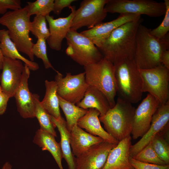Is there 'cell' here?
<instances>
[{
  "instance_id": "cell-37",
  "label": "cell",
  "mask_w": 169,
  "mask_h": 169,
  "mask_svg": "<svg viewBox=\"0 0 169 169\" xmlns=\"http://www.w3.org/2000/svg\"><path fill=\"white\" fill-rule=\"evenodd\" d=\"M77 1L75 0H55L54 1L53 11L56 14L59 15L65 8H69L71 3Z\"/></svg>"
},
{
  "instance_id": "cell-9",
  "label": "cell",
  "mask_w": 169,
  "mask_h": 169,
  "mask_svg": "<svg viewBox=\"0 0 169 169\" xmlns=\"http://www.w3.org/2000/svg\"><path fill=\"white\" fill-rule=\"evenodd\" d=\"M139 70L142 92H148L160 105L166 103L169 100V69L161 64L152 69Z\"/></svg>"
},
{
  "instance_id": "cell-18",
  "label": "cell",
  "mask_w": 169,
  "mask_h": 169,
  "mask_svg": "<svg viewBox=\"0 0 169 169\" xmlns=\"http://www.w3.org/2000/svg\"><path fill=\"white\" fill-rule=\"evenodd\" d=\"M30 70L28 67L24 64L21 83L13 96L15 99L18 111L24 118L35 117L34 100L28 84Z\"/></svg>"
},
{
  "instance_id": "cell-16",
  "label": "cell",
  "mask_w": 169,
  "mask_h": 169,
  "mask_svg": "<svg viewBox=\"0 0 169 169\" xmlns=\"http://www.w3.org/2000/svg\"><path fill=\"white\" fill-rule=\"evenodd\" d=\"M141 18V15L137 14H120L113 20L105 23L102 22L91 28L81 32L80 33L90 39L98 48L115 29L125 23Z\"/></svg>"
},
{
  "instance_id": "cell-39",
  "label": "cell",
  "mask_w": 169,
  "mask_h": 169,
  "mask_svg": "<svg viewBox=\"0 0 169 169\" xmlns=\"http://www.w3.org/2000/svg\"><path fill=\"white\" fill-rule=\"evenodd\" d=\"M161 64L169 69V50L164 51L161 56Z\"/></svg>"
},
{
  "instance_id": "cell-29",
  "label": "cell",
  "mask_w": 169,
  "mask_h": 169,
  "mask_svg": "<svg viewBox=\"0 0 169 169\" xmlns=\"http://www.w3.org/2000/svg\"><path fill=\"white\" fill-rule=\"evenodd\" d=\"M54 0H37L27 2L28 15H40L45 17L53 11Z\"/></svg>"
},
{
  "instance_id": "cell-3",
  "label": "cell",
  "mask_w": 169,
  "mask_h": 169,
  "mask_svg": "<svg viewBox=\"0 0 169 169\" xmlns=\"http://www.w3.org/2000/svg\"><path fill=\"white\" fill-rule=\"evenodd\" d=\"M31 22L26 6L20 9L8 11L0 17V24L7 27L9 37L18 51L33 61L32 49L34 44L29 36Z\"/></svg>"
},
{
  "instance_id": "cell-22",
  "label": "cell",
  "mask_w": 169,
  "mask_h": 169,
  "mask_svg": "<svg viewBox=\"0 0 169 169\" xmlns=\"http://www.w3.org/2000/svg\"><path fill=\"white\" fill-rule=\"evenodd\" d=\"M76 105L83 109L93 108L104 115L111 108L105 95L95 87L88 86L83 99Z\"/></svg>"
},
{
  "instance_id": "cell-1",
  "label": "cell",
  "mask_w": 169,
  "mask_h": 169,
  "mask_svg": "<svg viewBox=\"0 0 169 169\" xmlns=\"http://www.w3.org/2000/svg\"><path fill=\"white\" fill-rule=\"evenodd\" d=\"M143 21L141 17L114 30L98 48L103 56L113 64L125 59H133L137 30Z\"/></svg>"
},
{
  "instance_id": "cell-15",
  "label": "cell",
  "mask_w": 169,
  "mask_h": 169,
  "mask_svg": "<svg viewBox=\"0 0 169 169\" xmlns=\"http://www.w3.org/2000/svg\"><path fill=\"white\" fill-rule=\"evenodd\" d=\"M169 121V100L165 104L160 105L152 117L148 130L137 142L131 146V157H133L150 143L168 124Z\"/></svg>"
},
{
  "instance_id": "cell-42",
  "label": "cell",
  "mask_w": 169,
  "mask_h": 169,
  "mask_svg": "<svg viewBox=\"0 0 169 169\" xmlns=\"http://www.w3.org/2000/svg\"><path fill=\"white\" fill-rule=\"evenodd\" d=\"M1 91H2V90H1V86L0 85V92H1Z\"/></svg>"
},
{
  "instance_id": "cell-34",
  "label": "cell",
  "mask_w": 169,
  "mask_h": 169,
  "mask_svg": "<svg viewBox=\"0 0 169 169\" xmlns=\"http://www.w3.org/2000/svg\"><path fill=\"white\" fill-rule=\"evenodd\" d=\"M164 2L166 6V11L163 21L157 27L150 30V34L159 39L164 37L169 31V0H164Z\"/></svg>"
},
{
  "instance_id": "cell-31",
  "label": "cell",
  "mask_w": 169,
  "mask_h": 169,
  "mask_svg": "<svg viewBox=\"0 0 169 169\" xmlns=\"http://www.w3.org/2000/svg\"><path fill=\"white\" fill-rule=\"evenodd\" d=\"M30 31L37 38H43L46 40L50 35V33L47 27L45 17L35 15L31 22Z\"/></svg>"
},
{
  "instance_id": "cell-40",
  "label": "cell",
  "mask_w": 169,
  "mask_h": 169,
  "mask_svg": "<svg viewBox=\"0 0 169 169\" xmlns=\"http://www.w3.org/2000/svg\"><path fill=\"white\" fill-rule=\"evenodd\" d=\"M12 166L8 162H6L3 165L1 169H12Z\"/></svg>"
},
{
  "instance_id": "cell-12",
  "label": "cell",
  "mask_w": 169,
  "mask_h": 169,
  "mask_svg": "<svg viewBox=\"0 0 169 169\" xmlns=\"http://www.w3.org/2000/svg\"><path fill=\"white\" fill-rule=\"evenodd\" d=\"M160 105L157 99L148 94L135 109L131 133L133 139L142 137L146 133L150 127L152 117Z\"/></svg>"
},
{
  "instance_id": "cell-43",
  "label": "cell",
  "mask_w": 169,
  "mask_h": 169,
  "mask_svg": "<svg viewBox=\"0 0 169 169\" xmlns=\"http://www.w3.org/2000/svg\"><path fill=\"white\" fill-rule=\"evenodd\" d=\"M134 169L133 168V169Z\"/></svg>"
},
{
  "instance_id": "cell-25",
  "label": "cell",
  "mask_w": 169,
  "mask_h": 169,
  "mask_svg": "<svg viewBox=\"0 0 169 169\" xmlns=\"http://www.w3.org/2000/svg\"><path fill=\"white\" fill-rule=\"evenodd\" d=\"M0 47L3 57L22 61L30 70H36L39 68L38 64L31 61L22 56L10 38L8 30L2 29L0 33Z\"/></svg>"
},
{
  "instance_id": "cell-7",
  "label": "cell",
  "mask_w": 169,
  "mask_h": 169,
  "mask_svg": "<svg viewBox=\"0 0 169 169\" xmlns=\"http://www.w3.org/2000/svg\"><path fill=\"white\" fill-rule=\"evenodd\" d=\"M65 38L68 45L66 54L81 65L98 62L104 57L90 39L77 31L70 29Z\"/></svg>"
},
{
  "instance_id": "cell-2",
  "label": "cell",
  "mask_w": 169,
  "mask_h": 169,
  "mask_svg": "<svg viewBox=\"0 0 169 169\" xmlns=\"http://www.w3.org/2000/svg\"><path fill=\"white\" fill-rule=\"evenodd\" d=\"M150 29L142 23L138 28L133 60L139 69H147L161 64V57L169 50V34L159 39L152 35Z\"/></svg>"
},
{
  "instance_id": "cell-36",
  "label": "cell",
  "mask_w": 169,
  "mask_h": 169,
  "mask_svg": "<svg viewBox=\"0 0 169 169\" xmlns=\"http://www.w3.org/2000/svg\"><path fill=\"white\" fill-rule=\"evenodd\" d=\"M21 8L20 0H0V14H4L8 9L15 10Z\"/></svg>"
},
{
  "instance_id": "cell-23",
  "label": "cell",
  "mask_w": 169,
  "mask_h": 169,
  "mask_svg": "<svg viewBox=\"0 0 169 169\" xmlns=\"http://www.w3.org/2000/svg\"><path fill=\"white\" fill-rule=\"evenodd\" d=\"M33 142L41 148L42 151H48L51 154L60 169H63L62 164L63 158L59 143L56 141L52 134L40 129L36 131Z\"/></svg>"
},
{
  "instance_id": "cell-5",
  "label": "cell",
  "mask_w": 169,
  "mask_h": 169,
  "mask_svg": "<svg viewBox=\"0 0 169 169\" xmlns=\"http://www.w3.org/2000/svg\"><path fill=\"white\" fill-rule=\"evenodd\" d=\"M135 109L131 103L118 97L115 106L99 119L106 131L120 141L131 135Z\"/></svg>"
},
{
  "instance_id": "cell-30",
  "label": "cell",
  "mask_w": 169,
  "mask_h": 169,
  "mask_svg": "<svg viewBox=\"0 0 169 169\" xmlns=\"http://www.w3.org/2000/svg\"><path fill=\"white\" fill-rule=\"evenodd\" d=\"M160 132L151 141L152 147L159 157L166 164H169V145L168 141Z\"/></svg>"
},
{
  "instance_id": "cell-21",
  "label": "cell",
  "mask_w": 169,
  "mask_h": 169,
  "mask_svg": "<svg viewBox=\"0 0 169 169\" xmlns=\"http://www.w3.org/2000/svg\"><path fill=\"white\" fill-rule=\"evenodd\" d=\"M70 140L72 152L76 157L104 141L101 137L84 131L77 125L70 131Z\"/></svg>"
},
{
  "instance_id": "cell-28",
  "label": "cell",
  "mask_w": 169,
  "mask_h": 169,
  "mask_svg": "<svg viewBox=\"0 0 169 169\" xmlns=\"http://www.w3.org/2000/svg\"><path fill=\"white\" fill-rule=\"evenodd\" d=\"M34 103V114L40 126V129L47 132L55 137L57 136L55 126L51 120L50 115L40 103L39 96L37 94H33Z\"/></svg>"
},
{
  "instance_id": "cell-10",
  "label": "cell",
  "mask_w": 169,
  "mask_h": 169,
  "mask_svg": "<svg viewBox=\"0 0 169 169\" xmlns=\"http://www.w3.org/2000/svg\"><path fill=\"white\" fill-rule=\"evenodd\" d=\"M108 0H83L75 10L70 29L86 27L91 28L102 22L107 16L105 7Z\"/></svg>"
},
{
  "instance_id": "cell-8",
  "label": "cell",
  "mask_w": 169,
  "mask_h": 169,
  "mask_svg": "<svg viewBox=\"0 0 169 169\" xmlns=\"http://www.w3.org/2000/svg\"><path fill=\"white\" fill-rule=\"evenodd\" d=\"M105 9L107 13L145 15L152 17L164 15L163 2L152 0H108Z\"/></svg>"
},
{
  "instance_id": "cell-13",
  "label": "cell",
  "mask_w": 169,
  "mask_h": 169,
  "mask_svg": "<svg viewBox=\"0 0 169 169\" xmlns=\"http://www.w3.org/2000/svg\"><path fill=\"white\" fill-rule=\"evenodd\" d=\"M117 144L105 141L75 157V169H102L111 151Z\"/></svg>"
},
{
  "instance_id": "cell-17",
  "label": "cell",
  "mask_w": 169,
  "mask_h": 169,
  "mask_svg": "<svg viewBox=\"0 0 169 169\" xmlns=\"http://www.w3.org/2000/svg\"><path fill=\"white\" fill-rule=\"evenodd\" d=\"M69 8L71 12L66 17L54 19L53 16L49 15L45 16L49 24L50 33L47 42L52 49L56 51L61 49L63 41L70 30L76 8L74 6H70Z\"/></svg>"
},
{
  "instance_id": "cell-4",
  "label": "cell",
  "mask_w": 169,
  "mask_h": 169,
  "mask_svg": "<svg viewBox=\"0 0 169 169\" xmlns=\"http://www.w3.org/2000/svg\"><path fill=\"white\" fill-rule=\"evenodd\" d=\"M114 65L118 97L131 104L138 102L143 94L142 80L133 59H125Z\"/></svg>"
},
{
  "instance_id": "cell-11",
  "label": "cell",
  "mask_w": 169,
  "mask_h": 169,
  "mask_svg": "<svg viewBox=\"0 0 169 169\" xmlns=\"http://www.w3.org/2000/svg\"><path fill=\"white\" fill-rule=\"evenodd\" d=\"M55 76L57 86V94L64 100L77 105L83 99L88 86L84 72L72 75L66 73V76L57 71Z\"/></svg>"
},
{
  "instance_id": "cell-20",
  "label": "cell",
  "mask_w": 169,
  "mask_h": 169,
  "mask_svg": "<svg viewBox=\"0 0 169 169\" xmlns=\"http://www.w3.org/2000/svg\"><path fill=\"white\" fill-rule=\"evenodd\" d=\"M100 112L96 109L90 108L87 113L78 121L77 125L90 134L99 136L105 141L117 144L119 142L105 130L99 119Z\"/></svg>"
},
{
  "instance_id": "cell-26",
  "label": "cell",
  "mask_w": 169,
  "mask_h": 169,
  "mask_svg": "<svg viewBox=\"0 0 169 169\" xmlns=\"http://www.w3.org/2000/svg\"><path fill=\"white\" fill-rule=\"evenodd\" d=\"M45 93L40 103L48 114L58 120H62L59 110L58 96L57 94V86L55 81H45Z\"/></svg>"
},
{
  "instance_id": "cell-35",
  "label": "cell",
  "mask_w": 169,
  "mask_h": 169,
  "mask_svg": "<svg viewBox=\"0 0 169 169\" xmlns=\"http://www.w3.org/2000/svg\"><path fill=\"white\" fill-rule=\"evenodd\" d=\"M130 163L134 169H169V165H160L145 163L130 157Z\"/></svg>"
},
{
  "instance_id": "cell-32",
  "label": "cell",
  "mask_w": 169,
  "mask_h": 169,
  "mask_svg": "<svg viewBox=\"0 0 169 169\" xmlns=\"http://www.w3.org/2000/svg\"><path fill=\"white\" fill-rule=\"evenodd\" d=\"M132 158L138 161L160 165H166L158 156L151 141Z\"/></svg>"
},
{
  "instance_id": "cell-19",
  "label": "cell",
  "mask_w": 169,
  "mask_h": 169,
  "mask_svg": "<svg viewBox=\"0 0 169 169\" xmlns=\"http://www.w3.org/2000/svg\"><path fill=\"white\" fill-rule=\"evenodd\" d=\"M131 137L128 136L119 141L110 152L102 169H132L130 162Z\"/></svg>"
},
{
  "instance_id": "cell-33",
  "label": "cell",
  "mask_w": 169,
  "mask_h": 169,
  "mask_svg": "<svg viewBox=\"0 0 169 169\" xmlns=\"http://www.w3.org/2000/svg\"><path fill=\"white\" fill-rule=\"evenodd\" d=\"M46 40L43 38L38 39L32 47V52L34 56L42 60L46 69L52 68L57 72L58 71L54 69L48 57Z\"/></svg>"
},
{
  "instance_id": "cell-6",
  "label": "cell",
  "mask_w": 169,
  "mask_h": 169,
  "mask_svg": "<svg viewBox=\"0 0 169 169\" xmlns=\"http://www.w3.org/2000/svg\"><path fill=\"white\" fill-rule=\"evenodd\" d=\"M85 80L106 96L111 108L115 104L117 86L114 64L105 57L99 62L84 66Z\"/></svg>"
},
{
  "instance_id": "cell-24",
  "label": "cell",
  "mask_w": 169,
  "mask_h": 169,
  "mask_svg": "<svg viewBox=\"0 0 169 169\" xmlns=\"http://www.w3.org/2000/svg\"><path fill=\"white\" fill-rule=\"evenodd\" d=\"M51 120L57 127L60 136L59 143L63 158L67 164L68 169H75V157L72 152L70 144V131L68 128L66 121L63 118L58 120L50 116Z\"/></svg>"
},
{
  "instance_id": "cell-14",
  "label": "cell",
  "mask_w": 169,
  "mask_h": 169,
  "mask_svg": "<svg viewBox=\"0 0 169 169\" xmlns=\"http://www.w3.org/2000/svg\"><path fill=\"white\" fill-rule=\"evenodd\" d=\"M24 68L20 60L3 57L0 85L2 91L10 98L13 97L21 83Z\"/></svg>"
},
{
  "instance_id": "cell-38",
  "label": "cell",
  "mask_w": 169,
  "mask_h": 169,
  "mask_svg": "<svg viewBox=\"0 0 169 169\" xmlns=\"http://www.w3.org/2000/svg\"><path fill=\"white\" fill-rule=\"evenodd\" d=\"M10 97L3 91L0 92V115H3L5 112L7 103Z\"/></svg>"
},
{
  "instance_id": "cell-41",
  "label": "cell",
  "mask_w": 169,
  "mask_h": 169,
  "mask_svg": "<svg viewBox=\"0 0 169 169\" xmlns=\"http://www.w3.org/2000/svg\"><path fill=\"white\" fill-rule=\"evenodd\" d=\"M2 30H0V33ZM3 56L2 54L0 47V70L2 69Z\"/></svg>"
},
{
  "instance_id": "cell-27",
  "label": "cell",
  "mask_w": 169,
  "mask_h": 169,
  "mask_svg": "<svg viewBox=\"0 0 169 169\" xmlns=\"http://www.w3.org/2000/svg\"><path fill=\"white\" fill-rule=\"evenodd\" d=\"M58 96L59 107L64 114L67 126L70 131L77 125L78 120L87 113L88 109H83Z\"/></svg>"
}]
</instances>
